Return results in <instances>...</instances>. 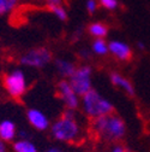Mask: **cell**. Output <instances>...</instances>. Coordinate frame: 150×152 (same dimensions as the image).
<instances>
[{"mask_svg":"<svg viewBox=\"0 0 150 152\" xmlns=\"http://www.w3.org/2000/svg\"><path fill=\"white\" fill-rule=\"evenodd\" d=\"M13 151L14 152H37L35 145L27 139L17 140L13 144Z\"/></svg>","mask_w":150,"mask_h":152,"instance_id":"13","label":"cell"},{"mask_svg":"<svg viewBox=\"0 0 150 152\" xmlns=\"http://www.w3.org/2000/svg\"><path fill=\"white\" fill-rule=\"evenodd\" d=\"M55 68H57V71L59 72L60 76H63V77H69V79L73 75V72L76 71L74 64L66 59H57L55 61Z\"/></svg>","mask_w":150,"mask_h":152,"instance_id":"12","label":"cell"},{"mask_svg":"<svg viewBox=\"0 0 150 152\" xmlns=\"http://www.w3.org/2000/svg\"><path fill=\"white\" fill-rule=\"evenodd\" d=\"M108 52H110L115 58L120 59V61H127L131 58V48L127 44L123 42V41H118V40H113L108 44Z\"/></svg>","mask_w":150,"mask_h":152,"instance_id":"9","label":"cell"},{"mask_svg":"<svg viewBox=\"0 0 150 152\" xmlns=\"http://www.w3.org/2000/svg\"><path fill=\"white\" fill-rule=\"evenodd\" d=\"M83 58H89V52L88 51H81V53H79Z\"/></svg>","mask_w":150,"mask_h":152,"instance_id":"23","label":"cell"},{"mask_svg":"<svg viewBox=\"0 0 150 152\" xmlns=\"http://www.w3.org/2000/svg\"><path fill=\"white\" fill-rule=\"evenodd\" d=\"M100 3L103 7L108 10H114L118 7V1L117 0H100Z\"/></svg>","mask_w":150,"mask_h":152,"instance_id":"18","label":"cell"},{"mask_svg":"<svg viewBox=\"0 0 150 152\" xmlns=\"http://www.w3.org/2000/svg\"><path fill=\"white\" fill-rule=\"evenodd\" d=\"M112 152H128V151H127L125 147H123V146L118 145V146L113 147V150H112Z\"/></svg>","mask_w":150,"mask_h":152,"instance_id":"20","label":"cell"},{"mask_svg":"<svg viewBox=\"0 0 150 152\" xmlns=\"http://www.w3.org/2000/svg\"><path fill=\"white\" fill-rule=\"evenodd\" d=\"M96 7H97V4H96V0H88L87 1V9L90 13H94L96 11Z\"/></svg>","mask_w":150,"mask_h":152,"instance_id":"19","label":"cell"},{"mask_svg":"<svg viewBox=\"0 0 150 152\" xmlns=\"http://www.w3.org/2000/svg\"><path fill=\"white\" fill-rule=\"evenodd\" d=\"M29 123L37 130H46L49 127V121L46 115L37 109H29L27 112Z\"/></svg>","mask_w":150,"mask_h":152,"instance_id":"8","label":"cell"},{"mask_svg":"<svg viewBox=\"0 0 150 152\" xmlns=\"http://www.w3.org/2000/svg\"><path fill=\"white\" fill-rule=\"evenodd\" d=\"M18 0H0V15L10 12L16 5Z\"/></svg>","mask_w":150,"mask_h":152,"instance_id":"16","label":"cell"},{"mask_svg":"<svg viewBox=\"0 0 150 152\" xmlns=\"http://www.w3.org/2000/svg\"><path fill=\"white\" fill-rule=\"evenodd\" d=\"M110 81H112V83H113L114 86H117V87L121 88L124 92H126L128 96H133V94H135V88H133V86L131 85V82H130L127 79L123 77L120 74H118V72H112V74H110Z\"/></svg>","mask_w":150,"mask_h":152,"instance_id":"10","label":"cell"},{"mask_svg":"<svg viewBox=\"0 0 150 152\" xmlns=\"http://www.w3.org/2000/svg\"><path fill=\"white\" fill-rule=\"evenodd\" d=\"M138 48H141V50H143V48H144V45H143L142 42H138Z\"/></svg>","mask_w":150,"mask_h":152,"instance_id":"25","label":"cell"},{"mask_svg":"<svg viewBox=\"0 0 150 152\" xmlns=\"http://www.w3.org/2000/svg\"><path fill=\"white\" fill-rule=\"evenodd\" d=\"M82 107L87 115L94 120L113 112L112 103L92 88L82 97Z\"/></svg>","mask_w":150,"mask_h":152,"instance_id":"2","label":"cell"},{"mask_svg":"<svg viewBox=\"0 0 150 152\" xmlns=\"http://www.w3.org/2000/svg\"><path fill=\"white\" fill-rule=\"evenodd\" d=\"M48 152H64V151H61L60 148H50V150H48Z\"/></svg>","mask_w":150,"mask_h":152,"instance_id":"24","label":"cell"},{"mask_svg":"<svg viewBox=\"0 0 150 152\" xmlns=\"http://www.w3.org/2000/svg\"><path fill=\"white\" fill-rule=\"evenodd\" d=\"M92 128L97 135L108 141H117L123 139L126 132L124 121L113 113L95 118L92 123Z\"/></svg>","mask_w":150,"mask_h":152,"instance_id":"1","label":"cell"},{"mask_svg":"<svg viewBox=\"0 0 150 152\" xmlns=\"http://www.w3.org/2000/svg\"><path fill=\"white\" fill-rule=\"evenodd\" d=\"M0 152H6V146H5V142L0 139Z\"/></svg>","mask_w":150,"mask_h":152,"instance_id":"22","label":"cell"},{"mask_svg":"<svg viewBox=\"0 0 150 152\" xmlns=\"http://www.w3.org/2000/svg\"><path fill=\"white\" fill-rule=\"evenodd\" d=\"M48 5H60L61 4V0H47Z\"/></svg>","mask_w":150,"mask_h":152,"instance_id":"21","label":"cell"},{"mask_svg":"<svg viewBox=\"0 0 150 152\" xmlns=\"http://www.w3.org/2000/svg\"><path fill=\"white\" fill-rule=\"evenodd\" d=\"M92 51L99 56H103L108 52V45L102 39H96L92 42Z\"/></svg>","mask_w":150,"mask_h":152,"instance_id":"15","label":"cell"},{"mask_svg":"<svg viewBox=\"0 0 150 152\" xmlns=\"http://www.w3.org/2000/svg\"><path fill=\"white\" fill-rule=\"evenodd\" d=\"M16 137V126L12 121L5 120L0 123V139L3 141H12Z\"/></svg>","mask_w":150,"mask_h":152,"instance_id":"11","label":"cell"},{"mask_svg":"<svg viewBox=\"0 0 150 152\" xmlns=\"http://www.w3.org/2000/svg\"><path fill=\"white\" fill-rule=\"evenodd\" d=\"M52 59V53L46 47H39V48H32L28 52H25L21 57V64L27 65L30 68H45Z\"/></svg>","mask_w":150,"mask_h":152,"instance_id":"5","label":"cell"},{"mask_svg":"<svg viewBox=\"0 0 150 152\" xmlns=\"http://www.w3.org/2000/svg\"><path fill=\"white\" fill-rule=\"evenodd\" d=\"M89 31L92 36H96L99 39H102L103 36L107 35L108 33V29L105 24L102 23H92L90 27H89Z\"/></svg>","mask_w":150,"mask_h":152,"instance_id":"14","label":"cell"},{"mask_svg":"<svg viewBox=\"0 0 150 152\" xmlns=\"http://www.w3.org/2000/svg\"><path fill=\"white\" fill-rule=\"evenodd\" d=\"M48 7H49V10L57 16L59 20H61V21H66L67 20V15H66V12H65V10L60 6V5H48Z\"/></svg>","mask_w":150,"mask_h":152,"instance_id":"17","label":"cell"},{"mask_svg":"<svg viewBox=\"0 0 150 152\" xmlns=\"http://www.w3.org/2000/svg\"><path fill=\"white\" fill-rule=\"evenodd\" d=\"M50 133L54 139L59 141L73 142L76 141L81 134V128L76 118L61 117L60 120L55 121L50 127Z\"/></svg>","mask_w":150,"mask_h":152,"instance_id":"3","label":"cell"},{"mask_svg":"<svg viewBox=\"0 0 150 152\" xmlns=\"http://www.w3.org/2000/svg\"><path fill=\"white\" fill-rule=\"evenodd\" d=\"M69 82L78 97H83L91 89V68L88 65H83L69 79Z\"/></svg>","mask_w":150,"mask_h":152,"instance_id":"4","label":"cell"},{"mask_svg":"<svg viewBox=\"0 0 150 152\" xmlns=\"http://www.w3.org/2000/svg\"><path fill=\"white\" fill-rule=\"evenodd\" d=\"M4 86L12 98L22 97L27 91V81L24 72L19 69L9 72L4 79Z\"/></svg>","mask_w":150,"mask_h":152,"instance_id":"6","label":"cell"},{"mask_svg":"<svg viewBox=\"0 0 150 152\" xmlns=\"http://www.w3.org/2000/svg\"><path fill=\"white\" fill-rule=\"evenodd\" d=\"M58 93L67 109L76 110L79 106V97L74 93L67 80H61L58 83Z\"/></svg>","mask_w":150,"mask_h":152,"instance_id":"7","label":"cell"}]
</instances>
